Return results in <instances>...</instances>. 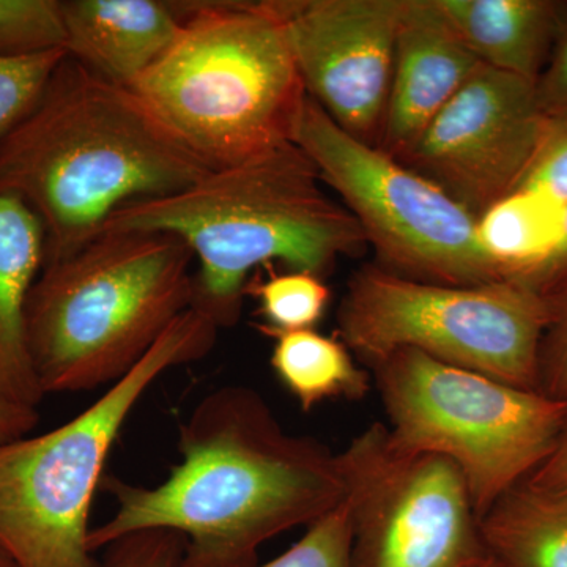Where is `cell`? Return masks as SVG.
I'll list each match as a JSON object with an SVG mask.
<instances>
[{"label":"cell","mask_w":567,"mask_h":567,"mask_svg":"<svg viewBox=\"0 0 567 567\" xmlns=\"http://www.w3.org/2000/svg\"><path fill=\"white\" fill-rule=\"evenodd\" d=\"M178 453L158 486L103 476L117 509L89 533L93 554L133 533L171 529L185 539L178 567H254L265 543L344 499L338 454L289 434L249 386L204 395L181 425Z\"/></svg>","instance_id":"1"},{"label":"cell","mask_w":567,"mask_h":567,"mask_svg":"<svg viewBox=\"0 0 567 567\" xmlns=\"http://www.w3.org/2000/svg\"><path fill=\"white\" fill-rule=\"evenodd\" d=\"M210 171L136 92L69 55L0 141V194L40 219L44 265L99 237L123 205L181 192Z\"/></svg>","instance_id":"2"},{"label":"cell","mask_w":567,"mask_h":567,"mask_svg":"<svg viewBox=\"0 0 567 567\" xmlns=\"http://www.w3.org/2000/svg\"><path fill=\"white\" fill-rule=\"evenodd\" d=\"M322 183L305 152L287 142L181 192L123 205L103 230L182 238L199 262L192 308L219 330L240 320L254 268L282 262L323 278L341 257L363 251V229Z\"/></svg>","instance_id":"3"},{"label":"cell","mask_w":567,"mask_h":567,"mask_svg":"<svg viewBox=\"0 0 567 567\" xmlns=\"http://www.w3.org/2000/svg\"><path fill=\"white\" fill-rule=\"evenodd\" d=\"M194 254L173 234L103 230L44 265L25 303V341L44 395L111 386L194 298Z\"/></svg>","instance_id":"4"},{"label":"cell","mask_w":567,"mask_h":567,"mask_svg":"<svg viewBox=\"0 0 567 567\" xmlns=\"http://www.w3.org/2000/svg\"><path fill=\"white\" fill-rule=\"evenodd\" d=\"M169 50L132 91L212 171L292 142L308 92L271 2H175Z\"/></svg>","instance_id":"5"},{"label":"cell","mask_w":567,"mask_h":567,"mask_svg":"<svg viewBox=\"0 0 567 567\" xmlns=\"http://www.w3.org/2000/svg\"><path fill=\"white\" fill-rule=\"evenodd\" d=\"M218 328L188 309L80 415L0 445V547L17 567H104L89 547L91 507L115 440L153 383L203 360Z\"/></svg>","instance_id":"6"},{"label":"cell","mask_w":567,"mask_h":567,"mask_svg":"<svg viewBox=\"0 0 567 567\" xmlns=\"http://www.w3.org/2000/svg\"><path fill=\"white\" fill-rule=\"evenodd\" d=\"M372 369L394 445L453 462L480 520L546 462L567 423V401L417 350H398Z\"/></svg>","instance_id":"7"},{"label":"cell","mask_w":567,"mask_h":567,"mask_svg":"<svg viewBox=\"0 0 567 567\" xmlns=\"http://www.w3.org/2000/svg\"><path fill=\"white\" fill-rule=\"evenodd\" d=\"M548 319L546 295L518 284L450 286L365 265L347 286L338 331L371 365L412 349L506 385L539 391Z\"/></svg>","instance_id":"8"},{"label":"cell","mask_w":567,"mask_h":567,"mask_svg":"<svg viewBox=\"0 0 567 567\" xmlns=\"http://www.w3.org/2000/svg\"><path fill=\"white\" fill-rule=\"evenodd\" d=\"M339 194L388 270L450 286L502 282L477 238V218L442 186L344 132L308 95L292 136Z\"/></svg>","instance_id":"9"},{"label":"cell","mask_w":567,"mask_h":567,"mask_svg":"<svg viewBox=\"0 0 567 567\" xmlns=\"http://www.w3.org/2000/svg\"><path fill=\"white\" fill-rule=\"evenodd\" d=\"M352 567H480L488 558L461 470L395 446L374 423L338 454Z\"/></svg>","instance_id":"10"},{"label":"cell","mask_w":567,"mask_h":567,"mask_svg":"<svg viewBox=\"0 0 567 567\" xmlns=\"http://www.w3.org/2000/svg\"><path fill=\"white\" fill-rule=\"evenodd\" d=\"M536 82L481 65L399 162L480 218L517 192L546 132Z\"/></svg>","instance_id":"11"},{"label":"cell","mask_w":567,"mask_h":567,"mask_svg":"<svg viewBox=\"0 0 567 567\" xmlns=\"http://www.w3.org/2000/svg\"><path fill=\"white\" fill-rule=\"evenodd\" d=\"M308 95L379 147L404 0H276Z\"/></svg>","instance_id":"12"},{"label":"cell","mask_w":567,"mask_h":567,"mask_svg":"<svg viewBox=\"0 0 567 567\" xmlns=\"http://www.w3.org/2000/svg\"><path fill=\"white\" fill-rule=\"evenodd\" d=\"M481 65L436 0H404L379 148L404 155Z\"/></svg>","instance_id":"13"},{"label":"cell","mask_w":567,"mask_h":567,"mask_svg":"<svg viewBox=\"0 0 567 567\" xmlns=\"http://www.w3.org/2000/svg\"><path fill=\"white\" fill-rule=\"evenodd\" d=\"M66 54L92 73L132 87L169 50L182 28L175 2L62 0Z\"/></svg>","instance_id":"14"},{"label":"cell","mask_w":567,"mask_h":567,"mask_svg":"<svg viewBox=\"0 0 567 567\" xmlns=\"http://www.w3.org/2000/svg\"><path fill=\"white\" fill-rule=\"evenodd\" d=\"M44 265V230L35 213L0 194V399L39 410L44 393L25 341V303Z\"/></svg>","instance_id":"15"},{"label":"cell","mask_w":567,"mask_h":567,"mask_svg":"<svg viewBox=\"0 0 567 567\" xmlns=\"http://www.w3.org/2000/svg\"><path fill=\"white\" fill-rule=\"evenodd\" d=\"M477 61L536 82L567 21L555 0H436Z\"/></svg>","instance_id":"16"},{"label":"cell","mask_w":567,"mask_h":567,"mask_svg":"<svg viewBox=\"0 0 567 567\" xmlns=\"http://www.w3.org/2000/svg\"><path fill=\"white\" fill-rule=\"evenodd\" d=\"M487 555L499 567H567V495L520 483L481 517Z\"/></svg>","instance_id":"17"},{"label":"cell","mask_w":567,"mask_h":567,"mask_svg":"<svg viewBox=\"0 0 567 567\" xmlns=\"http://www.w3.org/2000/svg\"><path fill=\"white\" fill-rule=\"evenodd\" d=\"M561 213L559 205L517 189L477 218L481 248L499 281L536 292L537 274L558 240Z\"/></svg>","instance_id":"18"},{"label":"cell","mask_w":567,"mask_h":567,"mask_svg":"<svg viewBox=\"0 0 567 567\" xmlns=\"http://www.w3.org/2000/svg\"><path fill=\"white\" fill-rule=\"evenodd\" d=\"M257 330L275 339L271 368L305 412L331 399L360 401L369 393L368 372L354 363L344 342L316 330L276 331L259 324Z\"/></svg>","instance_id":"19"},{"label":"cell","mask_w":567,"mask_h":567,"mask_svg":"<svg viewBox=\"0 0 567 567\" xmlns=\"http://www.w3.org/2000/svg\"><path fill=\"white\" fill-rule=\"evenodd\" d=\"M246 295L259 301V327L276 331L315 330L330 303L331 290L320 276L308 271L256 278L246 284Z\"/></svg>","instance_id":"20"},{"label":"cell","mask_w":567,"mask_h":567,"mask_svg":"<svg viewBox=\"0 0 567 567\" xmlns=\"http://www.w3.org/2000/svg\"><path fill=\"white\" fill-rule=\"evenodd\" d=\"M66 51L62 0H0V58Z\"/></svg>","instance_id":"21"},{"label":"cell","mask_w":567,"mask_h":567,"mask_svg":"<svg viewBox=\"0 0 567 567\" xmlns=\"http://www.w3.org/2000/svg\"><path fill=\"white\" fill-rule=\"evenodd\" d=\"M66 51L32 58H0V141L39 103Z\"/></svg>","instance_id":"22"},{"label":"cell","mask_w":567,"mask_h":567,"mask_svg":"<svg viewBox=\"0 0 567 567\" xmlns=\"http://www.w3.org/2000/svg\"><path fill=\"white\" fill-rule=\"evenodd\" d=\"M254 567H352V522L342 499L284 554Z\"/></svg>","instance_id":"23"},{"label":"cell","mask_w":567,"mask_h":567,"mask_svg":"<svg viewBox=\"0 0 567 567\" xmlns=\"http://www.w3.org/2000/svg\"><path fill=\"white\" fill-rule=\"evenodd\" d=\"M517 189L567 204V122L547 121L546 132Z\"/></svg>","instance_id":"24"},{"label":"cell","mask_w":567,"mask_h":567,"mask_svg":"<svg viewBox=\"0 0 567 567\" xmlns=\"http://www.w3.org/2000/svg\"><path fill=\"white\" fill-rule=\"evenodd\" d=\"M550 319L539 354V391L567 401V278L547 295Z\"/></svg>","instance_id":"25"},{"label":"cell","mask_w":567,"mask_h":567,"mask_svg":"<svg viewBox=\"0 0 567 567\" xmlns=\"http://www.w3.org/2000/svg\"><path fill=\"white\" fill-rule=\"evenodd\" d=\"M104 567H178L185 539L171 529L133 533L106 547Z\"/></svg>","instance_id":"26"},{"label":"cell","mask_w":567,"mask_h":567,"mask_svg":"<svg viewBox=\"0 0 567 567\" xmlns=\"http://www.w3.org/2000/svg\"><path fill=\"white\" fill-rule=\"evenodd\" d=\"M536 96L547 121L567 122V21L546 69L536 81Z\"/></svg>","instance_id":"27"},{"label":"cell","mask_w":567,"mask_h":567,"mask_svg":"<svg viewBox=\"0 0 567 567\" xmlns=\"http://www.w3.org/2000/svg\"><path fill=\"white\" fill-rule=\"evenodd\" d=\"M525 483L539 491L567 495V423L550 456Z\"/></svg>","instance_id":"28"},{"label":"cell","mask_w":567,"mask_h":567,"mask_svg":"<svg viewBox=\"0 0 567 567\" xmlns=\"http://www.w3.org/2000/svg\"><path fill=\"white\" fill-rule=\"evenodd\" d=\"M567 278V204L563 207L561 226L557 244L551 249L539 274H537L536 292L550 295Z\"/></svg>","instance_id":"29"},{"label":"cell","mask_w":567,"mask_h":567,"mask_svg":"<svg viewBox=\"0 0 567 567\" xmlns=\"http://www.w3.org/2000/svg\"><path fill=\"white\" fill-rule=\"evenodd\" d=\"M39 421V410L24 409L0 399V445L31 434Z\"/></svg>","instance_id":"30"},{"label":"cell","mask_w":567,"mask_h":567,"mask_svg":"<svg viewBox=\"0 0 567 567\" xmlns=\"http://www.w3.org/2000/svg\"><path fill=\"white\" fill-rule=\"evenodd\" d=\"M0 567H17V565L13 563V559H11L9 555L2 550V547H0Z\"/></svg>","instance_id":"31"},{"label":"cell","mask_w":567,"mask_h":567,"mask_svg":"<svg viewBox=\"0 0 567 567\" xmlns=\"http://www.w3.org/2000/svg\"><path fill=\"white\" fill-rule=\"evenodd\" d=\"M480 567H499L498 565H496V563L494 561V559H492L491 557H488L486 559V561L483 563V565H481Z\"/></svg>","instance_id":"32"}]
</instances>
